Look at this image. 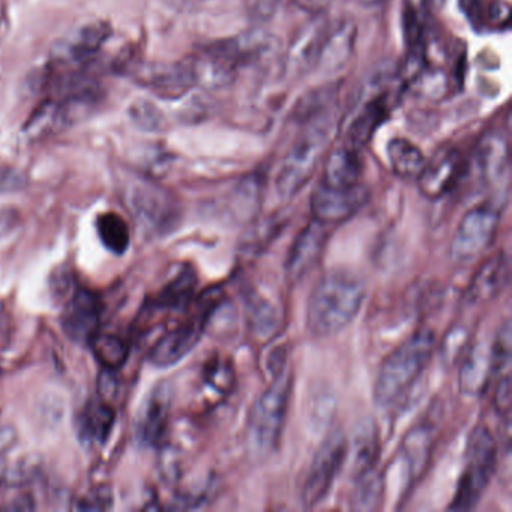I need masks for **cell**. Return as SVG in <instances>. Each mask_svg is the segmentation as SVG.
I'll use <instances>...</instances> for the list:
<instances>
[{"instance_id": "7a4b0ae2", "label": "cell", "mask_w": 512, "mask_h": 512, "mask_svg": "<svg viewBox=\"0 0 512 512\" xmlns=\"http://www.w3.org/2000/svg\"><path fill=\"white\" fill-rule=\"evenodd\" d=\"M434 347L436 337L433 332L419 329L383 359L374 383L377 406H392L412 388L430 362Z\"/></svg>"}, {"instance_id": "5bb4252c", "label": "cell", "mask_w": 512, "mask_h": 512, "mask_svg": "<svg viewBox=\"0 0 512 512\" xmlns=\"http://www.w3.org/2000/svg\"><path fill=\"white\" fill-rule=\"evenodd\" d=\"M100 314L97 296L88 290H77L62 314V328L76 343L89 344L98 334Z\"/></svg>"}, {"instance_id": "4fadbf2b", "label": "cell", "mask_w": 512, "mask_h": 512, "mask_svg": "<svg viewBox=\"0 0 512 512\" xmlns=\"http://www.w3.org/2000/svg\"><path fill=\"white\" fill-rule=\"evenodd\" d=\"M509 277L511 268L508 254L505 251H497L481 263L469 281V286L464 292V302L467 305H481L491 301L506 289Z\"/></svg>"}, {"instance_id": "2e32d148", "label": "cell", "mask_w": 512, "mask_h": 512, "mask_svg": "<svg viewBox=\"0 0 512 512\" xmlns=\"http://www.w3.org/2000/svg\"><path fill=\"white\" fill-rule=\"evenodd\" d=\"M356 35H358V29L350 20H341L337 25L329 28L317 59V70L325 76H331L343 70L355 53Z\"/></svg>"}, {"instance_id": "ac0fdd59", "label": "cell", "mask_w": 512, "mask_h": 512, "mask_svg": "<svg viewBox=\"0 0 512 512\" xmlns=\"http://www.w3.org/2000/svg\"><path fill=\"white\" fill-rule=\"evenodd\" d=\"M463 356L460 374H458L461 394L467 397H481L487 391L490 380L493 379L491 343L478 341L470 344Z\"/></svg>"}, {"instance_id": "bcb514c9", "label": "cell", "mask_w": 512, "mask_h": 512, "mask_svg": "<svg viewBox=\"0 0 512 512\" xmlns=\"http://www.w3.org/2000/svg\"><path fill=\"white\" fill-rule=\"evenodd\" d=\"M14 442H16V433L13 428L0 425V454H4L7 449H10Z\"/></svg>"}, {"instance_id": "f1b7e54d", "label": "cell", "mask_w": 512, "mask_h": 512, "mask_svg": "<svg viewBox=\"0 0 512 512\" xmlns=\"http://www.w3.org/2000/svg\"><path fill=\"white\" fill-rule=\"evenodd\" d=\"M356 485L353 490L350 506L353 511L373 512L380 509L383 500V484L382 473L377 469L370 470L355 479Z\"/></svg>"}, {"instance_id": "74e56055", "label": "cell", "mask_w": 512, "mask_h": 512, "mask_svg": "<svg viewBox=\"0 0 512 512\" xmlns=\"http://www.w3.org/2000/svg\"><path fill=\"white\" fill-rule=\"evenodd\" d=\"M113 422H115V412L110 404H98L88 413L86 427L94 439L106 442L110 431H112Z\"/></svg>"}, {"instance_id": "277c9868", "label": "cell", "mask_w": 512, "mask_h": 512, "mask_svg": "<svg viewBox=\"0 0 512 512\" xmlns=\"http://www.w3.org/2000/svg\"><path fill=\"white\" fill-rule=\"evenodd\" d=\"M293 376L287 370L271 379L248 413V443L259 455H269L280 445L292 395Z\"/></svg>"}, {"instance_id": "f35d334b", "label": "cell", "mask_w": 512, "mask_h": 512, "mask_svg": "<svg viewBox=\"0 0 512 512\" xmlns=\"http://www.w3.org/2000/svg\"><path fill=\"white\" fill-rule=\"evenodd\" d=\"M467 341H469V332L463 326H455L454 329L446 334L443 338L440 353H442L443 362L446 365L454 364L458 356L463 355L467 349Z\"/></svg>"}, {"instance_id": "d4e9b609", "label": "cell", "mask_w": 512, "mask_h": 512, "mask_svg": "<svg viewBox=\"0 0 512 512\" xmlns=\"http://www.w3.org/2000/svg\"><path fill=\"white\" fill-rule=\"evenodd\" d=\"M476 158L482 178L488 184H499L508 175V148L500 134L491 133L485 136L479 143Z\"/></svg>"}, {"instance_id": "9a60e30c", "label": "cell", "mask_w": 512, "mask_h": 512, "mask_svg": "<svg viewBox=\"0 0 512 512\" xmlns=\"http://www.w3.org/2000/svg\"><path fill=\"white\" fill-rule=\"evenodd\" d=\"M172 406V388L163 382L152 389L140 410L136 422V436L143 445H157L166 433Z\"/></svg>"}, {"instance_id": "8992f818", "label": "cell", "mask_w": 512, "mask_h": 512, "mask_svg": "<svg viewBox=\"0 0 512 512\" xmlns=\"http://www.w3.org/2000/svg\"><path fill=\"white\" fill-rule=\"evenodd\" d=\"M224 302L220 287L206 290L197 302V310L190 319L176 326L158 340L149 355V361L158 368L172 367L181 362L202 340L206 326L211 322L217 308Z\"/></svg>"}, {"instance_id": "836d02e7", "label": "cell", "mask_w": 512, "mask_h": 512, "mask_svg": "<svg viewBox=\"0 0 512 512\" xmlns=\"http://www.w3.org/2000/svg\"><path fill=\"white\" fill-rule=\"evenodd\" d=\"M205 386L209 394L224 398L235 388L236 377L233 365L227 359L214 358L205 367Z\"/></svg>"}, {"instance_id": "7bdbcfd3", "label": "cell", "mask_w": 512, "mask_h": 512, "mask_svg": "<svg viewBox=\"0 0 512 512\" xmlns=\"http://www.w3.org/2000/svg\"><path fill=\"white\" fill-rule=\"evenodd\" d=\"M112 505V497L103 488L97 491V493L89 494V496L83 497L79 500L77 509L82 511H101V509H109Z\"/></svg>"}, {"instance_id": "52a82bcc", "label": "cell", "mask_w": 512, "mask_h": 512, "mask_svg": "<svg viewBox=\"0 0 512 512\" xmlns=\"http://www.w3.org/2000/svg\"><path fill=\"white\" fill-rule=\"evenodd\" d=\"M500 220L502 205L499 202H485L469 209L452 236V259L464 263L481 256L493 244Z\"/></svg>"}, {"instance_id": "f6af8a7d", "label": "cell", "mask_w": 512, "mask_h": 512, "mask_svg": "<svg viewBox=\"0 0 512 512\" xmlns=\"http://www.w3.org/2000/svg\"><path fill=\"white\" fill-rule=\"evenodd\" d=\"M35 508L34 500L31 496H19L16 499L11 500L4 509L11 512L17 511H32Z\"/></svg>"}, {"instance_id": "1f68e13d", "label": "cell", "mask_w": 512, "mask_h": 512, "mask_svg": "<svg viewBox=\"0 0 512 512\" xmlns=\"http://www.w3.org/2000/svg\"><path fill=\"white\" fill-rule=\"evenodd\" d=\"M335 97H337V89L332 86L313 89L298 101L293 110V116L299 124H307L332 110Z\"/></svg>"}, {"instance_id": "484cf974", "label": "cell", "mask_w": 512, "mask_h": 512, "mask_svg": "<svg viewBox=\"0 0 512 512\" xmlns=\"http://www.w3.org/2000/svg\"><path fill=\"white\" fill-rule=\"evenodd\" d=\"M388 113L385 98L379 97L368 101L359 110L349 128V145L362 149L376 134L377 128L383 124Z\"/></svg>"}, {"instance_id": "ffe728a7", "label": "cell", "mask_w": 512, "mask_h": 512, "mask_svg": "<svg viewBox=\"0 0 512 512\" xmlns=\"http://www.w3.org/2000/svg\"><path fill=\"white\" fill-rule=\"evenodd\" d=\"M361 149L352 145L332 149L323 163L322 182L332 188H352L359 184L362 176Z\"/></svg>"}, {"instance_id": "8d00e7d4", "label": "cell", "mask_w": 512, "mask_h": 512, "mask_svg": "<svg viewBox=\"0 0 512 512\" xmlns=\"http://www.w3.org/2000/svg\"><path fill=\"white\" fill-rule=\"evenodd\" d=\"M131 121L143 131H161L164 127V116L151 101L140 100L128 110Z\"/></svg>"}, {"instance_id": "d6986e66", "label": "cell", "mask_w": 512, "mask_h": 512, "mask_svg": "<svg viewBox=\"0 0 512 512\" xmlns=\"http://www.w3.org/2000/svg\"><path fill=\"white\" fill-rule=\"evenodd\" d=\"M329 26L322 16H316L311 20L298 37L293 40L292 46L287 52V70L293 76H302L307 71L316 68L317 59H319L320 49H322L323 40Z\"/></svg>"}, {"instance_id": "30bf717a", "label": "cell", "mask_w": 512, "mask_h": 512, "mask_svg": "<svg viewBox=\"0 0 512 512\" xmlns=\"http://www.w3.org/2000/svg\"><path fill=\"white\" fill-rule=\"evenodd\" d=\"M367 200V188L361 184L352 188H332L320 182L311 193V214L317 223L338 226L358 214Z\"/></svg>"}, {"instance_id": "8fae6325", "label": "cell", "mask_w": 512, "mask_h": 512, "mask_svg": "<svg viewBox=\"0 0 512 512\" xmlns=\"http://www.w3.org/2000/svg\"><path fill=\"white\" fill-rule=\"evenodd\" d=\"M463 173V155L455 148H445L425 163L416 181L422 196L439 200L454 190Z\"/></svg>"}, {"instance_id": "e0dca14e", "label": "cell", "mask_w": 512, "mask_h": 512, "mask_svg": "<svg viewBox=\"0 0 512 512\" xmlns=\"http://www.w3.org/2000/svg\"><path fill=\"white\" fill-rule=\"evenodd\" d=\"M109 35V26L103 23L83 26L67 40L62 41L55 53L56 62L64 67H74V70L85 67L100 52Z\"/></svg>"}, {"instance_id": "d6a6232c", "label": "cell", "mask_w": 512, "mask_h": 512, "mask_svg": "<svg viewBox=\"0 0 512 512\" xmlns=\"http://www.w3.org/2000/svg\"><path fill=\"white\" fill-rule=\"evenodd\" d=\"M89 344L100 364L107 370H118L127 362L128 347L118 335L97 334Z\"/></svg>"}, {"instance_id": "ab89813d", "label": "cell", "mask_w": 512, "mask_h": 512, "mask_svg": "<svg viewBox=\"0 0 512 512\" xmlns=\"http://www.w3.org/2000/svg\"><path fill=\"white\" fill-rule=\"evenodd\" d=\"M493 404L494 409L502 418L509 416V412H511V374H503V376L497 377Z\"/></svg>"}, {"instance_id": "ba28073f", "label": "cell", "mask_w": 512, "mask_h": 512, "mask_svg": "<svg viewBox=\"0 0 512 512\" xmlns=\"http://www.w3.org/2000/svg\"><path fill=\"white\" fill-rule=\"evenodd\" d=\"M347 439L341 431H331L323 440L311 460L307 478L302 487V503L305 508H316L325 500L346 463Z\"/></svg>"}, {"instance_id": "9c48e42d", "label": "cell", "mask_w": 512, "mask_h": 512, "mask_svg": "<svg viewBox=\"0 0 512 512\" xmlns=\"http://www.w3.org/2000/svg\"><path fill=\"white\" fill-rule=\"evenodd\" d=\"M127 197L134 217L146 232L163 235L178 221L175 199L154 182L136 179L128 187Z\"/></svg>"}, {"instance_id": "4316f807", "label": "cell", "mask_w": 512, "mask_h": 512, "mask_svg": "<svg viewBox=\"0 0 512 512\" xmlns=\"http://www.w3.org/2000/svg\"><path fill=\"white\" fill-rule=\"evenodd\" d=\"M386 152H388L392 172L401 179H418L427 163V158L422 154L421 149L401 137L392 139L388 143Z\"/></svg>"}, {"instance_id": "7402d4cb", "label": "cell", "mask_w": 512, "mask_h": 512, "mask_svg": "<svg viewBox=\"0 0 512 512\" xmlns=\"http://www.w3.org/2000/svg\"><path fill=\"white\" fill-rule=\"evenodd\" d=\"M283 317V307L272 296L257 290L247 296L248 328L257 340L274 338L283 326Z\"/></svg>"}, {"instance_id": "5b68a950", "label": "cell", "mask_w": 512, "mask_h": 512, "mask_svg": "<svg viewBox=\"0 0 512 512\" xmlns=\"http://www.w3.org/2000/svg\"><path fill=\"white\" fill-rule=\"evenodd\" d=\"M497 455L499 446L496 437L485 425H476L467 439L466 466L458 479L449 509L469 511L475 508L493 478Z\"/></svg>"}, {"instance_id": "3957f363", "label": "cell", "mask_w": 512, "mask_h": 512, "mask_svg": "<svg viewBox=\"0 0 512 512\" xmlns=\"http://www.w3.org/2000/svg\"><path fill=\"white\" fill-rule=\"evenodd\" d=\"M337 130L335 113L304 124L295 145L290 148L277 175V191L281 199H292L308 184Z\"/></svg>"}, {"instance_id": "681fc988", "label": "cell", "mask_w": 512, "mask_h": 512, "mask_svg": "<svg viewBox=\"0 0 512 512\" xmlns=\"http://www.w3.org/2000/svg\"><path fill=\"white\" fill-rule=\"evenodd\" d=\"M430 2L436 8H442L446 4V0H430Z\"/></svg>"}, {"instance_id": "e575fe53", "label": "cell", "mask_w": 512, "mask_h": 512, "mask_svg": "<svg viewBox=\"0 0 512 512\" xmlns=\"http://www.w3.org/2000/svg\"><path fill=\"white\" fill-rule=\"evenodd\" d=\"M511 322L506 319L491 341V356H493V377L511 374L512 358Z\"/></svg>"}, {"instance_id": "603a6c76", "label": "cell", "mask_w": 512, "mask_h": 512, "mask_svg": "<svg viewBox=\"0 0 512 512\" xmlns=\"http://www.w3.org/2000/svg\"><path fill=\"white\" fill-rule=\"evenodd\" d=\"M142 79L146 88L166 97H178L194 86L188 61L173 65H158L142 74Z\"/></svg>"}, {"instance_id": "44dd1931", "label": "cell", "mask_w": 512, "mask_h": 512, "mask_svg": "<svg viewBox=\"0 0 512 512\" xmlns=\"http://www.w3.org/2000/svg\"><path fill=\"white\" fill-rule=\"evenodd\" d=\"M380 455L379 428L373 419H364L355 427L352 445H347V457H350V470L353 479L376 469Z\"/></svg>"}, {"instance_id": "6da1fadb", "label": "cell", "mask_w": 512, "mask_h": 512, "mask_svg": "<svg viewBox=\"0 0 512 512\" xmlns=\"http://www.w3.org/2000/svg\"><path fill=\"white\" fill-rule=\"evenodd\" d=\"M367 284L356 272L331 269L311 290L307 304V329L313 337L326 338L350 325L361 311Z\"/></svg>"}, {"instance_id": "c3c4849f", "label": "cell", "mask_w": 512, "mask_h": 512, "mask_svg": "<svg viewBox=\"0 0 512 512\" xmlns=\"http://www.w3.org/2000/svg\"><path fill=\"white\" fill-rule=\"evenodd\" d=\"M365 7H379V5L385 4L388 0H361Z\"/></svg>"}, {"instance_id": "cb8c5ba5", "label": "cell", "mask_w": 512, "mask_h": 512, "mask_svg": "<svg viewBox=\"0 0 512 512\" xmlns=\"http://www.w3.org/2000/svg\"><path fill=\"white\" fill-rule=\"evenodd\" d=\"M433 428L430 424L415 425L407 431L403 439V454L409 467V476L413 482L421 478L430 461L431 448H433Z\"/></svg>"}, {"instance_id": "f546056e", "label": "cell", "mask_w": 512, "mask_h": 512, "mask_svg": "<svg viewBox=\"0 0 512 512\" xmlns=\"http://www.w3.org/2000/svg\"><path fill=\"white\" fill-rule=\"evenodd\" d=\"M97 232L104 247L113 254L121 256L130 247V229L124 218L116 212H106L98 217Z\"/></svg>"}, {"instance_id": "60d3db41", "label": "cell", "mask_w": 512, "mask_h": 512, "mask_svg": "<svg viewBox=\"0 0 512 512\" xmlns=\"http://www.w3.org/2000/svg\"><path fill=\"white\" fill-rule=\"evenodd\" d=\"M490 0H460V7L467 19L475 28L488 22V14L491 8Z\"/></svg>"}, {"instance_id": "7c38bea8", "label": "cell", "mask_w": 512, "mask_h": 512, "mask_svg": "<svg viewBox=\"0 0 512 512\" xmlns=\"http://www.w3.org/2000/svg\"><path fill=\"white\" fill-rule=\"evenodd\" d=\"M329 235V227L317 223L316 220L311 221L299 232L286 262L287 278L292 283L301 281L319 263L328 244Z\"/></svg>"}, {"instance_id": "4dcf8cb0", "label": "cell", "mask_w": 512, "mask_h": 512, "mask_svg": "<svg viewBox=\"0 0 512 512\" xmlns=\"http://www.w3.org/2000/svg\"><path fill=\"white\" fill-rule=\"evenodd\" d=\"M197 278L193 271H182L158 296V305L166 310H184L193 301Z\"/></svg>"}, {"instance_id": "ee69618b", "label": "cell", "mask_w": 512, "mask_h": 512, "mask_svg": "<svg viewBox=\"0 0 512 512\" xmlns=\"http://www.w3.org/2000/svg\"><path fill=\"white\" fill-rule=\"evenodd\" d=\"M295 4L298 5L301 10L314 14V16H319L326 8L334 4V0H295Z\"/></svg>"}, {"instance_id": "b9f144b4", "label": "cell", "mask_w": 512, "mask_h": 512, "mask_svg": "<svg viewBox=\"0 0 512 512\" xmlns=\"http://www.w3.org/2000/svg\"><path fill=\"white\" fill-rule=\"evenodd\" d=\"M26 185V176L20 170L0 164V194L14 193Z\"/></svg>"}, {"instance_id": "7dc6e473", "label": "cell", "mask_w": 512, "mask_h": 512, "mask_svg": "<svg viewBox=\"0 0 512 512\" xmlns=\"http://www.w3.org/2000/svg\"><path fill=\"white\" fill-rule=\"evenodd\" d=\"M5 476H7V464H5L4 457L0 454V484L4 482Z\"/></svg>"}, {"instance_id": "83f0119b", "label": "cell", "mask_w": 512, "mask_h": 512, "mask_svg": "<svg viewBox=\"0 0 512 512\" xmlns=\"http://www.w3.org/2000/svg\"><path fill=\"white\" fill-rule=\"evenodd\" d=\"M425 0H406L403 29L409 49V65L421 64L424 55Z\"/></svg>"}, {"instance_id": "d590c367", "label": "cell", "mask_w": 512, "mask_h": 512, "mask_svg": "<svg viewBox=\"0 0 512 512\" xmlns=\"http://www.w3.org/2000/svg\"><path fill=\"white\" fill-rule=\"evenodd\" d=\"M283 220L278 218H269V220L263 221L260 226L254 227L253 230L247 233L244 241H242L241 251L247 254H259L263 250H266L269 244L274 241L280 235L281 229H283Z\"/></svg>"}]
</instances>
